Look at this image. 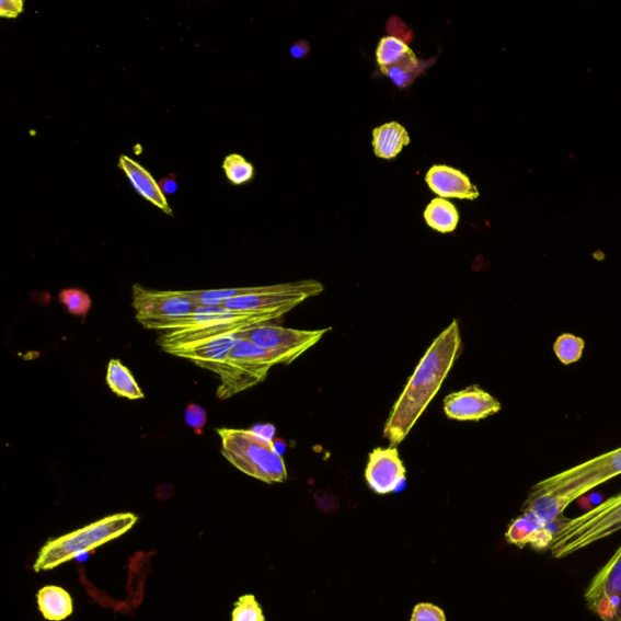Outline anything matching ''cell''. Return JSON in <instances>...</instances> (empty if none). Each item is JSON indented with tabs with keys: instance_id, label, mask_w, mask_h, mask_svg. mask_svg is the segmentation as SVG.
<instances>
[{
	"instance_id": "1",
	"label": "cell",
	"mask_w": 621,
	"mask_h": 621,
	"mask_svg": "<svg viewBox=\"0 0 621 621\" xmlns=\"http://www.w3.org/2000/svg\"><path fill=\"white\" fill-rule=\"evenodd\" d=\"M460 349V326L455 320L428 347L410 381L406 382L400 399L392 406L387 425L383 427V437L389 440L391 447L401 445L412 433L428 404L442 388Z\"/></svg>"
},
{
	"instance_id": "2",
	"label": "cell",
	"mask_w": 621,
	"mask_h": 621,
	"mask_svg": "<svg viewBox=\"0 0 621 621\" xmlns=\"http://www.w3.org/2000/svg\"><path fill=\"white\" fill-rule=\"evenodd\" d=\"M137 522V515L116 514L101 518L69 534L51 539L41 549L33 570L41 573L59 567L84 552L93 551L127 534Z\"/></svg>"
},
{
	"instance_id": "3",
	"label": "cell",
	"mask_w": 621,
	"mask_h": 621,
	"mask_svg": "<svg viewBox=\"0 0 621 621\" xmlns=\"http://www.w3.org/2000/svg\"><path fill=\"white\" fill-rule=\"evenodd\" d=\"M221 455L237 470L268 484L285 483L288 471L273 440L240 428H219Z\"/></svg>"
},
{
	"instance_id": "4",
	"label": "cell",
	"mask_w": 621,
	"mask_h": 621,
	"mask_svg": "<svg viewBox=\"0 0 621 621\" xmlns=\"http://www.w3.org/2000/svg\"><path fill=\"white\" fill-rule=\"evenodd\" d=\"M301 355L303 354L296 352H271L245 338L237 337L228 358L217 371L221 379L218 398L226 400L257 386L266 379L271 368L290 365Z\"/></svg>"
},
{
	"instance_id": "5",
	"label": "cell",
	"mask_w": 621,
	"mask_h": 621,
	"mask_svg": "<svg viewBox=\"0 0 621 621\" xmlns=\"http://www.w3.org/2000/svg\"><path fill=\"white\" fill-rule=\"evenodd\" d=\"M555 525L550 550L553 557L566 559L619 532L621 529V494L578 517H562Z\"/></svg>"
},
{
	"instance_id": "6",
	"label": "cell",
	"mask_w": 621,
	"mask_h": 621,
	"mask_svg": "<svg viewBox=\"0 0 621 621\" xmlns=\"http://www.w3.org/2000/svg\"><path fill=\"white\" fill-rule=\"evenodd\" d=\"M323 290L324 286L321 281L313 279L276 286L250 287L246 288L244 296L226 300L220 308L241 313L273 314L280 319L304 300L320 296Z\"/></svg>"
},
{
	"instance_id": "7",
	"label": "cell",
	"mask_w": 621,
	"mask_h": 621,
	"mask_svg": "<svg viewBox=\"0 0 621 621\" xmlns=\"http://www.w3.org/2000/svg\"><path fill=\"white\" fill-rule=\"evenodd\" d=\"M619 475H621V448L541 481L533 490L573 488L584 495Z\"/></svg>"
},
{
	"instance_id": "8",
	"label": "cell",
	"mask_w": 621,
	"mask_h": 621,
	"mask_svg": "<svg viewBox=\"0 0 621 621\" xmlns=\"http://www.w3.org/2000/svg\"><path fill=\"white\" fill-rule=\"evenodd\" d=\"M133 307L141 324L184 319L199 309L186 291H160L140 285L133 287Z\"/></svg>"
},
{
	"instance_id": "9",
	"label": "cell",
	"mask_w": 621,
	"mask_h": 621,
	"mask_svg": "<svg viewBox=\"0 0 621 621\" xmlns=\"http://www.w3.org/2000/svg\"><path fill=\"white\" fill-rule=\"evenodd\" d=\"M587 608L603 621H621V547L584 594Z\"/></svg>"
},
{
	"instance_id": "10",
	"label": "cell",
	"mask_w": 621,
	"mask_h": 621,
	"mask_svg": "<svg viewBox=\"0 0 621 621\" xmlns=\"http://www.w3.org/2000/svg\"><path fill=\"white\" fill-rule=\"evenodd\" d=\"M330 331L331 329L300 331L264 323L237 333V337L245 338V341H250L260 347L271 349V352H296L304 354L308 349L320 343L321 338Z\"/></svg>"
},
{
	"instance_id": "11",
	"label": "cell",
	"mask_w": 621,
	"mask_h": 621,
	"mask_svg": "<svg viewBox=\"0 0 621 621\" xmlns=\"http://www.w3.org/2000/svg\"><path fill=\"white\" fill-rule=\"evenodd\" d=\"M366 481L370 490L386 495L396 492L405 482L406 471L398 447L377 448L369 455Z\"/></svg>"
},
{
	"instance_id": "12",
	"label": "cell",
	"mask_w": 621,
	"mask_h": 621,
	"mask_svg": "<svg viewBox=\"0 0 621 621\" xmlns=\"http://www.w3.org/2000/svg\"><path fill=\"white\" fill-rule=\"evenodd\" d=\"M502 411V403L478 386L445 399V413L451 421L480 422Z\"/></svg>"
},
{
	"instance_id": "13",
	"label": "cell",
	"mask_w": 621,
	"mask_h": 621,
	"mask_svg": "<svg viewBox=\"0 0 621 621\" xmlns=\"http://www.w3.org/2000/svg\"><path fill=\"white\" fill-rule=\"evenodd\" d=\"M425 182L439 198L478 199L479 188L458 169L448 165H433L427 172Z\"/></svg>"
},
{
	"instance_id": "14",
	"label": "cell",
	"mask_w": 621,
	"mask_h": 621,
	"mask_svg": "<svg viewBox=\"0 0 621 621\" xmlns=\"http://www.w3.org/2000/svg\"><path fill=\"white\" fill-rule=\"evenodd\" d=\"M235 341L237 333L225 334L208 338V341L205 342L177 348L172 355L189 359L195 365L211 370L217 375L225 359L228 358Z\"/></svg>"
},
{
	"instance_id": "15",
	"label": "cell",
	"mask_w": 621,
	"mask_h": 621,
	"mask_svg": "<svg viewBox=\"0 0 621 621\" xmlns=\"http://www.w3.org/2000/svg\"><path fill=\"white\" fill-rule=\"evenodd\" d=\"M118 166L127 175L129 183L142 198L164 211L166 216H173V210L169 206L160 184L156 182L153 176L142 165L127 156H120Z\"/></svg>"
},
{
	"instance_id": "16",
	"label": "cell",
	"mask_w": 621,
	"mask_h": 621,
	"mask_svg": "<svg viewBox=\"0 0 621 621\" xmlns=\"http://www.w3.org/2000/svg\"><path fill=\"white\" fill-rule=\"evenodd\" d=\"M410 143L409 131L398 122L383 124L372 130V150L381 160H394Z\"/></svg>"
},
{
	"instance_id": "17",
	"label": "cell",
	"mask_w": 621,
	"mask_h": 621,
	"mask_svg": "<svg viewBox=\"0 0 621 621\" xmlns=\"http://www.w3.org/2000/svg\"><path fill=\"white\" fill-rule=\"evenodd\" d=\"M37 605L44 619L62 621L73 613V600L62 587L44 586L37 593Z\"/></svg>"
},
{
	"instance_id": "18",
	"label": "cell",
	"mask_w": 621,
	"mask_h": 621,
	"mask_svg": "<svg viewBox=\"0 0 621 621\" xmlns=\"http://www.w3.org/2000/svg\"><path fill=\"white\" fill-rule=\"evenodd\" d=\"M106 382L117 396L138 401L145 398L142 390L131 371L119 359H111L107 366Z\"/></svg>"
},
{
	"instance_id": "19",
	"label": "cell",
	"mask_w": 621,
	"mask_h": 621,
	"mask_svg": "<svg viewBox=\"0 0 621 621\" xmlns=\"http://www.w3.org/2000/svg\"><path fill=\"white\" fill-rule=\"evenodd\" d=\"M424 219L433 230L439 233L455 232L459 223V211L450 202L435 198L424 212Z\"/></svg>"
},
{
	"instance_id": "20",
	"label": "cell",
	"mask_w": 621,
	"mask_h": 621,
	"mask_svg": "<svg viewBox=\"0 0 621 621\" xmlns=\"http://www.w3.org/2000/svg\"><path fill=\"white\" fill-rule=\"evenodd\" d=\"M435 60L421 61L413 53L396 65L380 69L400 89L411 87L417 77H421Z\"/></svg>"
},
{
	"instance_id": "21",
	"label": "cell",
	"mask_w": 621,
	"mask_h": 621,
	"mask_svg": "<svg viewBox=\"0 0 621 621\" xmlns=\"http://www.w3.org/2000/svg\"><path fill=\"white\" fill-rule=\"evenodd\" d=\"M544 526L538 519L528 514H522L521 516L514 519L507 532L505 534L507 543L515 545L519 549H524L530 544L537 530Z\"/></svg>"
},
{
	"instance_id": "22",
	"label": "cell",
	"mask_w": 621,
	"mask_h": 621,
	"mask_svg": "<svg viewBox=\"0 0 621 621\" xmlns=\"http://www.w3.org/2000/svg\"><path fill=\"white\" fill-rule=\"evenodd\" d=\"M414 51L402 39L396 37L382 38L377 49V61L380 69L396 65Z\"/></svg>"
},
{
	"instance_id": "23",
	"label": "cell",
	"mask_w": 621,
	"mask_h": 621,
	"mask_svg": "<svg viewBox=\"0 0 621 621\" xmlns=\"http://www.w3.org/2000/svg\"><path fill=\"white\" fill-rule=\"evenodd\" d=\"M584 349V338L570 333L560 335L555 344H553V352H555L560 363L564 366L579 363Z\"/></svg>"
},
{
	"instance_id": "24",
	"label": "cell",
	"mask_w": 621,
	"mask_h": 621,
	"mask_svg": "<svg viewBox=\"0 0 621 621\" xmlns=\"http://www.w3.org/2000/svg\"><path fill=\"white\" fill-rule=\"evenodd\" d=\"M222 169L226 177L234 186H241L252 182L255 169L252 163L239 153H232L225 158Z\"/></svg>"
},
{
	"instance_id": "25",
	"label": "cell",
	"mask_w": 621,
	"mask_h": 621,
	"mask_svg": "<svg viewBox=\"0 0 621 621\" xmlns=\"http://www.w3.org/2000/svg\"><path fill=\"white\" fill-rule=\"evenodd\" d=\"M59 301L67 312L77 318H85L92 309V299L82 289L66 288L59 292Z\"/></svg>"
},
{
	"instance_id": "26",
	"label": "cell",
	"mask_w": 621,
	"mask_h": 621,
	"mask_svg": "<svg viewBox=\"0 0 621 621\" xmlns=\"http://www.w3.org/2000/svg\"><path fill=\"white\" fill-rule=\"evenodd\" d=\"M262 606L254 595H244L234 603L231 621H265Z\"/></svg>"
},
{
	"instance_id": "27",
	"label": "cell",
	"mask_w": 621,
	"mask_h": 621,
	"mask_svg": "<svg viewBox=\"0 0 621 621\" xmlns=\"http://www.w3.org/2000/svg\"><path fill=\"white\" fill-rule=\"evenodd\" d=\"M208 415L203 406L191 403L185 411V422L197 435H202L207 425Z\"/></svg>"
},
{
	"instance_id": "28",
	"label": "cell",
	"mask_w": 621,
	"mask_h": 621,
	"mask_svg": "<svg viewBox=\"0 0 621 621\" xmlns=\"http://www.w3.org/2000/svg\"><path fill=\"white\" fill-rule=\"evenodd\" d=\"M411 621H447V619L444 609L425 602L414 607Z\"/></svg>"
},
{
	"instance_id": "29",
	"label": "cell",
	"mask_w": 621,
	"mask_h": 621,
	"mask_svg": "<svg viewBox=\"0 0 621 621\" xmlns=\"http://www.w3.org/2000/svg\"><path fill=\"white\" fill-rule=\"evenodd\" d=\"M553 541V529L551 526H541L534 533L532 540H530L529 547H532L537 551H545L551 549Z\"/></svg>"
},
{
	"instance_id": "30",
	"label": "cell",
	"mask_w": 621,
	"mask_h": 621,
	"mask_svg": "<svg viewBox=\"0 0 621 621\" xmlns=\"http://www.w3.org/2000/svg\"><path fill=\"white\" fill-rule=\"evenodd\" d=\"M24 0H2L0 2V16L4 19H16L24 13Z\"/></svg>"
},
{
	"instance_id": "31",
	"label": "cell",
	"mask_w": 621,
	"mask_h": 621,
	"mask_svg": "<svg viewBox=\"0 0 621 621\" xmlns=\"http://www.w3.org/2000/svg\"><path fill=\"white\" fill-rule=\"evenodd\" d=\"M158 184H160L164 195H174L179 188L175 174H171L168 177L162 179Z\"/></svg>"
},
{
	"instance_id": "32",
	"label": "cell",
	"mask_w": 621,
	"mask_h": 621,
	"mask_svg": "<svg viewBox=\"0 0 621 621\" xmlns=\"http://www.w3.org/2000/svg\"><path fill=\"white\" fill-rule=\"evenodd\" d=\"M310 53V44L307 41H300L292 45L290 55L294 59H302Z\"/></svg>"
}]
</instances>
